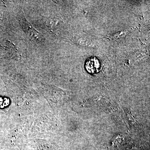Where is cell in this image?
I'll return each instance as SVG.
<instances>
[{"label": "cell", "mask_w": 150, "mask_h": 150, "mask_svg": "<svg viewBox=\"0 0 150 150\" xmlns=\"http://www.w3.org/2000/svg\"><path fill=\"white\" fill-rule=\"evenodd\" d=\"M87 71L91 74H96L101 69V63L96 57H92L88 59L86 64Z\"/></svg>", "instance_id": "6da1fadb"}]
</instances>
